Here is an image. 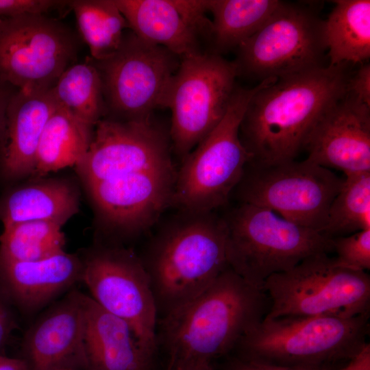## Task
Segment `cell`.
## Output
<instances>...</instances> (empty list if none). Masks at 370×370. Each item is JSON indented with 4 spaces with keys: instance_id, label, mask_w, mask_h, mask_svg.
Returning <instances> with one entry per match:
<instances>
[{
    "instance_id": "1",
    "label": "cell",
    "mask_w": 370,
    "mask_h": 370,
    "mask_svg": "<svg viewBox=\"0 0 370 370\" xmlns=\"http://www.w3.org/2000/svg\"><path fill=\"white\" fill-rule=\"evenodd\" d=\"M347 63L319 66L263 81L239 128L249 162L296 160L323 115L347 92Z\"/></svg>"
},
{
    "instance_id": "2",
    "label": "cell",
    "mask_w": 370,
    "mask_h": 370,
    "mask_svg": "<svg viewBox=\"0 0 370 370\" xmlns=\"http://www.w3.org/2000/svg\"><path fill=\"white\" fill-rule=\"evenodd\" d=\"M269 306L264 291L227 267L202 293L162 317L158 343L171 362L212 363L235 349Z\"/></svg>"
},
{
    "instance_id": "3",
    "label": "cell",
    "mask_w": 370,
    "mask_h": 370,
    "mask_svg": "<svg viewBox=\"0 0 370 370\" xmlns=\"http://www.w3.org/2000/svg\"><path fill=\"white\" fill-rule=\"evenodd\" d=\"M143 263L164 317L202 293L229 267L224 218L213 212H183L157 235Z\"/></svg>"
},
{
    "instance_id": "4",
    "label": "cell",
    "mask_w": 370,
    "mask_h": 370,
    "mask_svg": "<svg viewBox=\"0 0 370 370\" xmlns=\"http://www.w3.org/2000/svg\"><path fill=\"white\" fill-rule=\"evenodd\" d=\"M369 312L264 319L235 347L238 357L289 367H335L367 343Z\"/></svg>"
},
{
    "instance_id": "5",
    "label": "cell",
    "mask_w": 370,
    "mask_h": 370,
    "mask_svg": "<svg viewBox=\"0 0 370 370\" xmlns=\"http://www.w3.org/2000/svg\"><path fill=\"white\" fill-rule=\"evenodd\" d=\"M223 218L229 267L260 290L271 276L333 251L332 238L263 207L239 203Z\"/></svg>"
},
{
    "instance_id": "6",
    "label": "cell",
    "mask_w": 370,
    "mask_h": 370,
    "mask_svg": "<svg viewBox=\"0 0 370 370\" xmlns=\"http://www.w3.org/2000/svg\"><path fill=\"white\" fill-rule=\"evenodd\" d=\"M262 83L249 89L236 86L221 121L182 160L172 199L182 212H214L228 202L251 160L239 128L249 100Z\"/></svg>"
},
{
    "instance_id": "7",
    "label": "cell",
    "mask_w": 370,
    "mask_h": 370,
    "mask_svg": "<svg viewBox=\"0 0 370 370\" xmlns=\"http://www.w3.org/2000/svg\"><path fill=\"white\" fill-rule=\"evenodd\" d=\"M262 290L269 301L264 319L369 312V274L341 266L328 253L308 256L293 269L271 276Z\"/></svg>"
},
{
    "instance_id": "8",
    "label": "cell",
    "mask_w": 370,
    "mask_h": 370,
    "mask_svg": "<svg viewBox=\"0 0 370 370\" xmlns=\"http://www.w3.org/2000/svg\"><path fill=\"white\" fill-rule=\"evenodd\" d=\"M234 62L199 52L181 58L164 108L171 111L172 151L183 160L219 123L236 88Z\"/></svg>"
},
{
    "instance_id": "9",
    "label": "cell",
    "mask_w": 370,
    "mask_h": 370,
    "mask_svg": "<svg viewBox=\"0 0 370 370\" xmlns=\"http://www.w3.org/2000/svg\"><path fill=\"white\" fill-rule=\"evenodd\" d=\"M343 179L309 159L263 164L248 162L233 192L239 203L269 209L321 232ZM322 233V232H321Z\"/></svg>"
},
{
    "instance_id": "10",
    "label": "cell",
    "mask_w": 370,
    "mask_h": 370,
    "mask_svg": "<svg viewBox=\"0 0 370 370\" xmlns=\"http://www.w3.org/2000/svg\"><path fill=\"white\" fill-rule=\"evenodd\" d=\"M180 60L132 31L124 33L112 55L101 60L92 59L101 77L108 118L123 121L151 119L155 109L164 107Z\"/></svg>"
},
{
    "instance_id": "11",
    "label": "cell",
    "mask_w": 370,
    "mask_h": 370,
    "mask_svg": "<svg viewBox=\"0 0 370 370\" xmlns=\"http://www.w3.org/2000/svg\"><path fill=\"white\" fill-rule=\"evenodd\" d=\"M326 50L324 20L311 6L284 1L237 48L234 63L238 75L261 82L321 66Z\"/></svg>"
},
{
    "instance_id": "12",
    "label": "cell",
    "mask_w": 370,
    "mask_h": 370,
    "mask_svg": "<svg viewBox=\"0 0 370 370\" xmlns=\"http://www.w3.org/2000/svg\"><path fill=\"white\" fill-rule=\"evenodd\" d=\"M79 47L69 27L46 14L0 19V81L19 90L51 89Z\"/></svg>"
},
{
    "instance_id": "13",
    "label": "cell",
    "mask_w": 370,
    "mask_h": 370,
    "mask_svg": "<svg viewBox=\"0 0 370 370\" xmlns=\"http://www.w3.org/2000/svg\"><path fill=\"white\" fill-rule=\"evenodd\" d=\"M82 282L101 308L125 321L153 356L158 350V310L143 261L130 249L101 247L83 262Z\"/></svg>"
},
{
    "instance_id": "14",
    "label": "cell",
    "mask_w": 370,
    "mask_h": 370,
    "mask_svg": "<svg viewBox=\"0 0 370 370\" xmlns=\"http://www.w3.org/2000/svg\"><path fill=\"white\" fill-rule=\"evenodd\" d=\"M169 133L151 119L123 121L103 118L75 166L86 185L127 173L173 164Z\"/></svg>"
},
{
    "instance_id": "15",
    "label": "cell",
    "mask_w": 370,
    "mask_h": 370,
    "mask_svg": "<svg viewBox=\"0 0 370 370\" xmlns=\"http://www.w3.org/2000/svg\"><path fill=\"white\" fill-rule=\"evenodd\" d=\"M176 177L172 164L127 173L86 186L108 229L136 235L151 227L172 204Z\"/></svg>"
},
{
    "instance_id": "16",
    "label": "cell",
    "mask_w": 370,
    "mask_h": 370,
    "mask_svg": "<svg viewBox=\"0 0 370 370\" xmlns=\"http://www.w3.org/2000/svg\"><path fill=\"white\" fill-rule=\"evenodd\" d=\"M85 296L69 291L31 324L22 340L21 357L29 370H86Z\"/></svg>"
},
{
    "instance_id": "17",
    "label": "cell",
    "mask_w": 370,
    "mask_h": 370,
    "mask_svg": "<svg viewBox=\"0 0 370 370\" xmlns=\"http://www.w3.org/2000/svg\"><path fill=\"white\" fill-rule=\"evenodd\" d=\"M138 38L180 58L201 52L199 37L210 38L209 0H114Z\"/></svg>"
},
{
    "instance_id": "18",
    "label": "cell",
    "mask_w": 370,
    "mask_h": 370,
    "mask_svg": "<svg viewBox=\"0 0 370 370\" xmlns=\"http://www.w3.org/2000/svg\"><path fill=\"white\" fill-rule=\"evenodd\" d=\"M304 150L310 160L345 175L370 171V108L346 92L315 125Z\"/></svg>"
},
{
    "instance_id": "19",
    "label": "cell",
    "mask_w": 370,
    "mask_h": 370,
    "mask_svg": "<svg viewBox=\"0 0 370 370\" xmlns=\"http://www.w3.org/2000/svg\"><path fill=\"white\" fill-rule=\"evenodd\" d=\"M83 262L62 251L29 261L0 259V288L14 306L32 313L82 280Z\"/></svg>"
},
{
    "instance_id": "20",
    "label": "cell",
    "mask_w": 370,
    "mask_h": 370,
    "mask_svg": "<svg viewBox=\"0 0 370 370\" xmlns=\"http://www.w3.org/2000/svg\"><path fill=\"white\" fill-rule=\"evenodd\" d=\"M58 106L51 88L18 89L15 92L7 110L0 142V164L7 179L32 175L42 132Z\"/></svg>"
},
{
    "instance_id": "21",
    "label": "cell",
    "mask_w": 370,
    "mask_h": 370,
    "mask_svg": "<svg viewBox=\"0 0 370 370\" xmlns=\"http://www.w3.org/2000/svg\"><path fill=\"white\" fill-rule=\"evenodd\" d=\"M84 347L86 370H151L154 356L132 328L85 296Z\"/></svg>"
},
{
    "instance_id": "22",
    "label": "cell",
    "mask_w": 370,
    "mask_h": 370,
    "mask_svg": "<svg viewBox=\"0 0 370 370\" xmlns=\"http://www.w3.org/2000/svg\"><path fill=\"white\" fill-rule=\"evenodd\" d=\"M79 195L66 180L51 179L20 187L0 204L3 227L26 221H49L64 225L79 211Z\"/></svg>"
},
{
    "instance_id": "23",
    "label": "cell",
    "mask_w": 370,
    "mask_h": 370,
    "mask_svg": "<svg viewBox=\"0 0 370 370\" xmlns=\"http://www.w3.org/2000/svg\"><path fill=\"white\" fill-rule=\"evenodd\" d=\"M94 128L58 104L42 132L32 175L75 167L89 147Z\"/></svg>"
},
{
    "instance_id": "24",
    "label": "cell",
    "mask_w": 370,
    "mask_h": 370,
    "mask_svg": "<svg viewBox=\"0 0 370 370\" xmlns=\"http://www.w3.org/2000/svg\"><path fill=\"white\" fill-rule=\"evenodd\" d=\"M324 20L330 65L362 63L370 57V1L338 0Z\"/></svg>"
},
{
    "instance_id": "25",
    "label": "cell",
    "mask_w": 370,
    "mask_h": 370,
    "mask_svg": "<svg viewBox=\"0 0 370 370\" xmlns=\"http://www.w3.org/2000/svg\"><path fill=\"white\" fill-rule=\"evenodd\" d=\"M278 0H209L213 16L211 52L221 55L237 49L281 7Z\"/></svg>"
},
{
    "instance_id": "26",
    "label": "cell",
    "mask_w": 370,
    "mask_h": 370,
    "mask_svg": "<svg viewBox=\"0 0 370 370\" xmlns=\"http://www.w3.org/2000/svg\"><path fill=\"white\" fill-rule=\"evenodd\" d=\"M91 58L103 60L119 47L127 23L114 0H69Z\"/></svg>"
},
{
    "instance_id": "27",
    "label": "cell",
    "mask_w": 370,
    "mask_h": 370,
    "mask_svg": "<svg viewBox=\"0 0 370 370\" xmlns=\"http://www.w3.org/2000/svg\"><path fill=\"white\" fill-rule=\"evenodd\" d=\"M58 104L93 127L107 114L99 71L91 58L74 63L51 88Z\"/></svg>"
},
{
    "instance_id": "28",
    "label": "cell",
    "mask_w": 370,
    "mask_h": 370,
    "mask_svg": "<svg viewBox=\"0 0 370 370\" xmlns=\"http://www.w3.org/2000/svg\"><path fill=\"white\" fill-rule=\"evenodd\" d=\"M370 229V171L345 175L321 231L330 237Z\"/></svg>"
},
{
    "instance_id": "29",
    "label": "cell",
    "mask_w": 370,
    "mask_h": 370,
    "mask_svg": "<svg viewBox=\"0 0 370 370\" xmlns=\"http://www.w3.org/2000/svg\"><path fill=\"white\" fill-rule=\"evenodd\" d=\"M62 227L49 221H26L3 227L0 235V259L36 260L64 251Z\"/></svg>"
},
{
    "instance_id": "30",
    "label": "cell",
    "mask_w": 370,
    "mask_h": 370,
    "mask_svg": "<svg viewBox=\"0 0 370 370\" xmlns=\"http://www.w3.org/2000/svg\"><path fill=\"white\" fill-rule=\"evenodd\" d=\"M336 262L342 267L360 271L370 269V229L332 238Z\"/></svg>"
},
{
    "instance_id": "31",
    "label": "cell",
    "mask_w": 370,
    "mask_h": 370,
    "mask_svg": "<svg viewBox=\"0 0 370 370\" xmlns=\"http://www.w3.org/2000/svg\"><path fill=\"white\" fill-rule=\"evenodd\" d=\"M64 0H0V19L28 14H45L68 7Z\"/></svg>"
},
{
    "instance_id": "32",
    "label": "cell",
    "mask_w": 370,
    "mask_h": 370,
    "mask_svg": "<svg viewBox=\"0 0 370 370\" xmlns=\"http://www.w3.org/2000/svg\"><path fill=\"white\" fill-rule=\"evenodd\" d=\"M347 92L361 103L370 108V64H362L356 72L350 75Z\"/></svg>"
},
{
    "instance_id": "33",
    "label": "cell",
    "mask_w": 370,
    "mask_h": 370,
    "mask_svg": "<svg viewBox=\"0 0 370 370\" xmlns=\"http://www.w3.org/2000/svg\"><path fill=\"white\" fill-rule=\"evenodd\" d=\"M14 307L0 288V354H5V347L16 328Z\"/></svg>"
},
{
    "instance_id": "34",
    "label": "cell",
    "mask_w": 370,
    "mask_h": 370,
    "mask_svg": "<svg viewBox=\"0 0 370 370\" xmlns=\"http://www.w3.org/2000/svg\"><path fill=\"white\" fill-rule=\"evenodd\" d=\"M333 367H289L248 360L241 357L232 359L225 370H330Z\"/></svg>"
},
{
    "instance_id": "35",
    "label": "cell",
    "mask_w": 370,
    "mask_h": 370,
    "mask_svg": "<svg viewBox=\"0 0 370 370\" xmlns=\"http://www.w3.org/2000/svg\"><path fill=\"white\" fill-rule=\"evenodd\" d=\"M330 370H370V345L367 343L352 358Z\"/></svg>"
},
{
    "instance_id": "36",
    "label": "cell",
    "mask_w": 370,
    "mask_h": 370,
    "mask_svg": "<svg viewBox=\"0 0 370 370\" xmlns=\"http://www.w3.org/2000/svg\"><path fill=\"white\" fill-rule=\"evenodd\" d=\"M18 89L10 84L0 81V142L2 139L6 122L9 103Z\"/></svg>"
},
{
    "instance_id": "37",
    "label": "cell",
    "mask_w": 370,
    "mask_h": 370,
    "mask_svg": "<svg viewBox=\"0 0 370 370\" xmlns=\"http://www.w3.org/2000/svg\"><path fill=\"white\" fill-rule=\"evenodd\" d=\"M0 370H29L25 360L21 358H11L0 354Z\"/></svg>"
},
{
    "instance_id": "38",
    "label": "cell",
    "mask_w": 370,
    "mask_h": 370,
    "mask_svg": "<svg viewBox=\"0 0 370 370\" xmlns=\"http://www.w3.org/2000/svg\"><path fill=\"white\" fill-rule=\"evenodd\" d=\"M167 370H213L210 362H169Z\"/></svg>"
},
{
    "instance_id": "39",
    "label": "cell",
    "mask_w": 370,
    "mask_h": 370,
    "mask_svg": "<svg viewBox=\"0 0 370 370\" xmlns=\"http://www.w3.org/2000/svg\"><path fill=\"white\" fill-rule=\"evenodd\" d=\"M62 370H72V369H62Z\"/></svg>"
}]
</instances>
